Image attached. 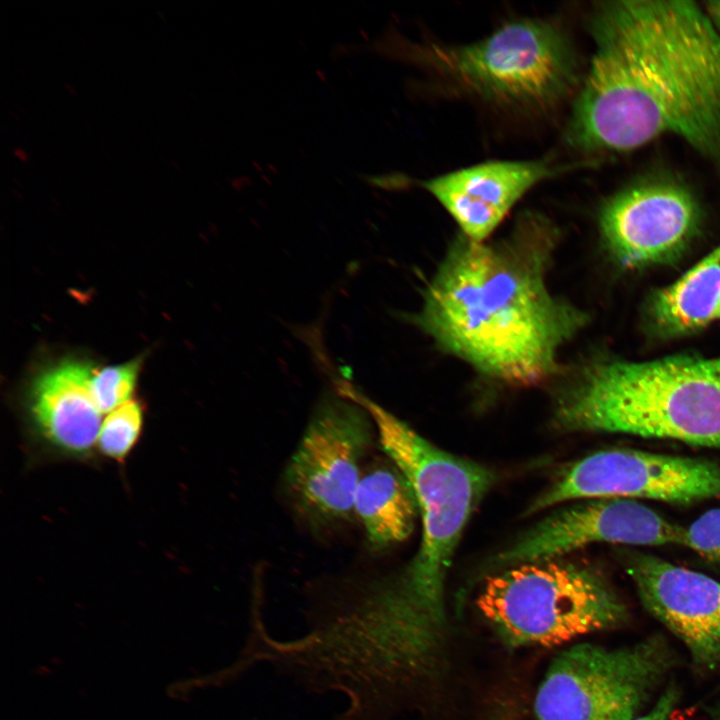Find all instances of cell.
<instances>
[{
    "label": "cell",
    "instance_id": "16",
    "mask_svg": "<svg viewBox=\"0 0 720 720\" xmlns=\"http://www.w3.org/2000/svg\"><path fill=\"white\" fill-rule=\"evenodd\" d=\"M720 303V245L652 302L657 326L669 334L689 332L716 320Z\"/></svg>",
    "mask_w": 720,
    "mask_h": 720
},
{
    "label": "cell",
    "instance_id": "22",
    "mask_svg": "<svg viewBox=\"0 0 720 720\" xmlns=\"http://www.w3.org/2000/svg\"><path fill=\"white\" fill-rule=\"evenodd\" d=\"M705 10L710 19L720 31V1H709L705 4Z\"/></svg>",
    "mask_w": 720,
    "mask_h": 720
},
{
    "label": "cell",
    "instance_id": "21",
    "mask_svg": "<svg viewBox=\"0 0 720 720\" xmlns=\"http://www.w3.org/2000/svg\"><path fill=\"white\" fill-rule=\"evenodd\" d=\"M365 179L370 185L386 190L395 189L396 187L407 183L403 181V176L396 174L366 176Z\"/></svg>",
    "mask_w": 720,
    "mask_h": 720
},
{
    "label": "cell",
    "instance_id": "23",
    "mask_svg": "<svg viewBox=\"0 0 720 720\" xmlns=\"http://www.w3.org/2000/svg\"><path fill=\"white\" fill-rule=\"evenodd\" d=\"M711 717L710 720H720V708L717 710L711 711Z\"/></svg>",
    "mask_w": 720,
    "mask_h": 720
},
{
    "label": "cell",
    "instance_id": "10",
    "mask_svg": "<svg viewBox=\"0 0 720 720\" xmlns=\"http://www.w3.org/2000/svg\"><path fill=\"white\" fill-rule=\"evenodd\" d=\"M700 209L693 193L668 178L636 182L602 206V237L617 261L637 268L672 260L695 235Z\"/></svg>",
    "mask_w": 720,
    "mask_h": 720
},
{
    "label": "cell",
    "instance_id": "6",
    "mask_svg": "<svg viewBox=\"0 0 720 720\" xmlns=\"http://www.w3.org/2000/svg\"><path fill=\"white\" fill-rule=\"evenodd\" d=\"M419 50L440 76L503 105L546 108L571 94L578 81L570 40L559 26L542 19L506 23L470 44Z\"/></svg>",
    "mask_w": 720,
    "mask_h": 720
},
{
    "label": "cell",
    "instance_id": "18",
    "mask_svg": "<svg viewBox=\"0 0 720 720\" xmlns=\"http://www.w3.org/2000/svg\"><path fill=\"white\" fill-rule=\"evenodd\" d=\"M140 361L94 369L90 378V391L98 408L108 414L131 400L135 389Z\"/></svg>",
    "mask_w": 720,
    "mask_h": 720
},
{
    "label": "cell",
    "instance_id": "12",
    "mask_svg": "<svg viewBox=\"0 0 720 720\" xmlns=\"http://www.w3.org/2000/svg\"><path fill=\"white\" fill-rule=\"evenodd\" d=\"M641 603L685 645L696 669L720 665V582L659 557L632 553L626 561Z\"/></svg>",
    "mask_w": 720,
    "mask_h": 720
},
{
    "label": "cell",
    "instance_id": "4",
    "mask_svg": "<svg viewBox=\"0 0 720 720\" xmlns=\"http://www.w3.org/2000/svg\"><path fill=\"white\" fill-rule=\"evenodd\" d=\"M355 399L375 424L383 450L408 481L421 517L420 547L397 579L428 612L444 618V585L456 546L495 475L433 445L362 392Z\"/></svg>",
    "mask_w": 720,
    "mask_h": 720
},
{
    "label": "cell",
    "instance_id": "5",
    "mask_svg": "<svg viewBox=\"0 0 720 720\" xmlns=\"http://www.w3.org/2000/svg\"><path fill=\"white\" fill-rule=\"evenodd\" d=\"M477 606L509 646L562 645L616 628L626 606L596 571L560 558L521 563L489 577Z\"/></svg>",
    "mask_w": 720,
    "mask_h": 720
},
{
    "label": "cell",
    "instance_id": "9",
    "mask_svg": "<svg viewBox=\"0 0 720 720\" xmlns=\"http://www.w3.org/2000/svg\"><path fill=\"white\" fill-rule=\"evenodd\" d=\"M372 424L360 404L339 393L321 401L285 472L287 487L306 514L327 521L353 510Z\"/></svg>",
    "mask_w": 720,
    "mask_h": 720
},
{
    "label": "cell",
    "instance_id": "1",
    "mask_svg": "<svg viewBox=\"0 0 720 720\" xmlns=\"http://www.w3.org/2000/svg\"><path fill=\"white\" fill-rule=\"evenodd\" d=\"M590 66L566 139L619 153L676 136L720 169V31L683 0L599 3Z\"/></svg>",
    "mask_w": 720,
    "mask_h": 720
},
{
    "label": "cell",
    "instance_id": "2",
    "mask_svg": "<svg viewBox=\"0 0 720 720\" xmlns=\"http://www.w3.org/2000/svg\"><path fill=\"white\" fill-rule=\"evenodd\" d=\"M556 240L554 225L537 214L521 216L496 243L459 236L411 321L486 377L520 387L543 383L587 321L547 286Z\"/></svg>",
    "mask_w": 720,
    "mask_h": 720
},
{
    "label": "cell",
    "instance_id": "11",
    "mask_svg": "<svg viewBox=\"0 0 720 720\" xmlns=\"http://www.w3.org/2000/svg\"><path fill=\"white\" fill-rule=\"evenodd\" d=\"M684 527L651 508L623 498H601L553 513L523 534L498 556L496 563L560 558L598 542L630 545H682Z\"/></svg>",
    "mask_w": 720,
    "mask_h": 720
},
{
    "label": "cell",
    "instance_id": "7",
    "mask_svg": "<svg viewBox=\"0 0 720 720\" xmlns=\"http://www.w3.org/2000/svg\"><path fill=\"white\" fill-rule=\"evenodd\" d=\"M674 664L658 634L618 648L576 644L548 667L535 714L539 720H635Z\"/></svg>",
    "mask_w": 720,
    "mask_h": 720
},
{
    "label": "cell",
    "instance_id": "14",
    "mask_svg": "<svg viewBox=\"0 0 720 720\" xmlns=\"http://www.w3.org/2000/svg\"><path fill=\"white\" fill-rule=\"evenodd\" d=\"M93 370L80 361H63L33 383L29 414L34 432L64 456H86L96 447L103 413L90 391Z\"/></svg>",
    "mask_w": 720,
    "mask_h": 720
},
{
    "label": "cell",
    "instance_id": "13",
    "mask_svg": "<svg viewBox=\"0 0 720 720\" xmlns=\"http://www.w3.org/2000/svg\"><path fill=\"white\" fill-rule=\"evenodd\" d=\"M556 170L543 160L491 161L419 184L446 209L464 237L485 242L517 201Z\"/></svg>",
    "mask_w": 720,
    "mask_h": 720
},
{
    "label": "cell",
    "instance_id": "20",
    "mask_svg": "<svg viewBox=\"0 0 720 720\" xmlns=\"http://www.w3.org/2000/svg\"><path fill=\"white\" fill-rule=\"evenodd\" d=\"M679 696L678 688L672 683L669 684L648 713L637 717L635 720H671Z\"/></svg>",
    "mask_w": 720,
    "mask_h": 720
},
{
    "label": "cell",
    "instance_id": "15",
    "mask_svg": "<svg viewBox=\"0 0 720 720\" xmlns=\"http://www.w3.org/2000/svg\"><path fill=\"white\" fill-rule=\"evenodd\" d=\"M353 510L361 520L369 543L376 549L407 539L418 508L413 491L397 467H377L361 477Z\"/></svg>",
    "mask_w": 720,
    "mask_h": 720
},
{
    "label": "cell",
    "instance_id": "17",
    "mask_svg": "<svg viewBox=\"0 0 720 720\" xmlns=\"http://www.w3.org/2000/svg\"><path fill=\"white\" fill-rule=\"evenodd\" d=\"M142 425V406L131 399L104 417L96 448L102 455L120 461L134 447Z\"/></svg>",
    "mask_w": 720,
    "mask_h": 720
},
{
    "label": "cell",
    "instance_id": "3",
    "mask_svg": "<svg viewBox=\"0 0 720 720\" xmlns=\"http://www.w3.org/2000/svg\"><path fill=\"white\" fill-rule=\"evenodd\" d=\"M553 424L720 448V358L610 360L590 367L557 401Z\"/></svg>",
    "mask_w": 720,
    "mask_h": 720
},
{
    "label": "cell",
    "instance_id": "24",
    "mask_svg": "<svg viewBox=\"0 0 720 720\" xmlns=\"http://www.w3.org/2000/svg\"><path fill=\"white\" fill-rule=\"evenodd\" d=\"M716 319H720V303H719V306H718V310H717V314H716Z\"/></svg>",
    "mask_w": 720,
    "mask_h": 720
},
{
    "label": "cell",
    "instance_id": "8",
    "mask_svg": "<svg viewBox=\"0 0 720 720\" xmlns=\"http://www.w3.org/2000/svg\"><path fill=\"white\" fill-rule=\"evenodd\" d=\"M720 496V465L633 449L598 451L569 465L528 508L574 499L646 498L676 504Z\"/></svg>",
    "mask_w": 720,
    "mask_h": 720
},
{
    "label": "cell",
    "instance_id": "19",
    "mask_svg": "<svg viewBox=\"0 0 720 720\" xmlns=\"http://www.w3.org/2000/svg\"><path fill=\"white\" fill-rule=\"evenodd\" d=\"M682 545L705 560L720 565V508L706 511L684 527Z\"/></svg>",
    "mask_w": 720,
    "mask_h": 720
}]
</instances>
